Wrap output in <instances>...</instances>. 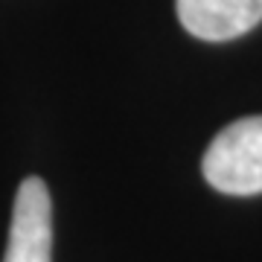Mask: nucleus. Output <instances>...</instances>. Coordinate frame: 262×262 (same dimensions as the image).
<instances>
[{
    "instance_id": "1",
    "label": "nucleus",
    "mask_w": 262,
    "mask_h": 262,
    "mask_svg": "<svg viewBox=\"0 0 262 262\" xmlns=\"http://www.w3.org/2000/svg\"><path fill=\"white\" fill-rule=\"evenodd\" d=\"M207 184L225 195L262 192V117L230 122L213 137L201 160Z\"/></svg>"
},
{
    "instance_id": "2",
    "label": "nucleus",
    "mask_w": 262,
    "mask_h": 262,
    "mask_svg": "<svg viewBox=\"0 0 262 262\" xmlns=\"http://www.w3.org/2000/svg\"><path fill=\"white\" fill-rule=\"evenodd\" d=\"M3 262H53V201L41 178L20 181Z\"/></svg>"
},
{
    "instance_id": "3",
    "label": "nucleus",
    "mask_w": 262,
    "mask_h": 262,
    "mask_svg": "<svg viewBox=\"0 0 262 262\" xmlns=\"http://www.w3.org/2000/svg\"><path fill=\"white\" fill-rule=\"evenodd\" d=\"M178 18L201 41H230L262 20V0H175Z\"/></svg>"
}]
</instances>
